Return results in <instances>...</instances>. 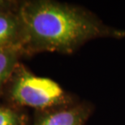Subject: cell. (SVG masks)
I'll use <instances>...</instances> for the list:
<instances>
[{
    "mask_svg": "<svg viewBox=\"0 0 125 125\" xmlns=\"http://www.w3.org/2000/svg\"><path fill=\"white\" fill-rule=\"evenodd\" d=\"M16 12L24 34V54H72L92 40L125 37V30L77 5L32 0L18 4Z\"/></svg>",
    "mask_w": 125,
    "mask_h": 125,
    "instance_id": "1",
    "label": "cell"
},
{
    "mask_svg": "<svg viewBox=\"0 0 125 125\" xmlns=\"http://www.w3.org/2000/svg\"><path fill=\"white\" fill-rule=\"evenodd\" d=\"M11 78L10 95L20 106L42 111L76 102L74 97L67 94L57 82L36 76L21 63L16 67Z\"/></svg>",
    "mask_w": 125,
    "mask_h": 125,
    "instance_id": "2",
    "label": "cell"
},
{
    "mask_svg": "<svg viewBox=\"0 0 125 125\" xmlns=\"http://www.w3.org/2000/svg\"><path fill=\"white\" fill-rule=\"evenodd\" d=\"M94 110L89 102L76 103L40 111L33 125H85Z\"/></svg>",
    "mask_w": 125,
    "mask_h": 125,
    "instance_id": "3",
    "label": "cell"
},
{
    "mask_svg": "<svg viewBox=\"0 0 125 125\" xmlns=\"http://www.w3.org/2000/svg\"><path fill=\"white\" fill-rule=\"evenodd\" d=\"M4 50H16L24 54V34L16 10L0 11V51Z\"/></svg>",
    "mask_w": 125,
    "mask_h": 125,
    "instance_id": "4",
    "label": "cell"
},
{
    "mask_svg": "<svg viewBox=\"0 0 125 125\" xmlns=\"http://www.w3.org/2000/svg\"><path fill=\"white\" fill-rule=\"evenodd\" d=\"M21 54H24L16 50L0 51V93L5 83L11 78Z\"/></svg>",
    "mask_w": 125,
    "mask_h": 125,
    "instance_id": "5",
    "label": "cell"
},
{
    "mask_svg": "<svg viewBox=\"0 0 125 125\" xmlns=\"http://www.w3.org/2000/svg\"><path fill=\"white\" fill-rule=\"evenodd\" d=\"M25 114L7 107L0 106V125H26Z\"/></svg>",
    "mask_w": 125,
    "mask_h": 125,
    "instance_id": "6",
    "label": "cell"
},
{
    "mask_svg": "<svg viewBox=\"0 0 125 125\" xmlns=\"http://www.w3.org/2000/svg\"><path fill=\"white\" fill-rule=\"evenodd\" d=\"M16 5L11 1H3V0H0V11H10L11 10V7Z\"/></svg>",
    "mask_w": 125,
    "mask_h": 125,
    "instance_id": "7",
    "label": "cell"
}]
</instances>
